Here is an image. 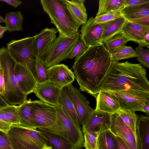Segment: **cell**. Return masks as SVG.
<instances>
[{
    "mask_svg": "<svg viewBox=\"0 0 149 149\" xmlns=\"http://www.w3.org/2000/svg\"><path fill=\"white\" fill-rule=\"evenodd\" d=\"M115 149H130L120 137L115 135Z\"/></svg>",
    "mask_w": 149,
    "mask_h": 149,
    "instance_id": "obj_42",
    "label": "cell"
},
{
    "mask_svg": "<svg viewBox=\"0 0 149 149\" xmlns=\"http://www.w3.org/2000/svg\"><path fill=\"white\" fill-rule=\"evenodd\" d=\"M111 54L113 62L125 59L137 57V54L136 50L131 47L126 45L120 47Z\"/></svg>",
    "mask_w": 149,
    "mask_h": 149,
    "instance_id": "obj_31",
    "label": "cell"
},
{
    "mask_svg": "<svg viewBox=\"0 0 149 149\" xmlns=\"http://www.w3.org/2000/svg\"><path fill=\"white\" fill-rule=\"evenodd\" d=\"M79 34L78 32L68 37L59 36L38 58L48 68L69 58Z\"/></svg>",
    "mask_w": 149,
    "mask_h": 149,
    "instance_id": "obj_7",
    "label": "cell"
},
{
    "mask_svg": "<svg viewBox=\"0 0 149 149\" xmlns=\"http://www.w3.org/2000/svg\"><path fill=\"white\" fill-rule=\"evenodd\" d=\"M122 17L120 10L108 13L98 16L95 18L94 23L96 24H102Z\"/></svg>",
    "mask_w": 149,
    "mask_h": 149,
    "instance_id": "obj_39",
    "label": "cell"
},
{
    "mask_svg": "<svg viewBox=\"0 0 149 149\" xmlns=\"http://www.w3.org/2000/svg\"><path fill=\"white\" fill-rule=\"evenodd\" d=\"M47 72L48 81L62 88L72 84L75 78L73 72L63 64L52 66Z\"/></svg>",
    "mask_w": 149,
    "mask_h": 149,
    "instance_id": "obj_16",
    "label": "cell"
},
{
    "mask_svg": "<svg viewBox=\"0 0 149 149\" xmlns=\"http://www.w3.org/2000/svg\"><path fill=\"white\" fill-rule=\"evenodd\" d=\"M33 36H27L20 40H11L7 44V47L11 56L16 63L29 70L36 79L37 58L33 49Z\"/></svg>",
    "mask_w": 149,
    "mask_h": 149,
    "instance_id": "obj_8",
    "label": "cell"
},
{
    "mask_svg": "<svg viewBox=\"0 0 149 149\" xmlns=\"http://www.w3.org/2000/svg\"><path fill=\"white\" fill-rule=\"evenodd\" d=\"M8 30L6 26H3L0 24V38H2L5 32Z\"/></svg>",
    "mask_w": 149,
    "mask_h": 149,
    "instance_id": "obj_49",
    "label": "cell"
},
{
    "mask_svg": "<svg viewBox=\"0 0 149 149\" xmlns=\"http://www.w3.org/2000/svg\"><path fill=\"white\" fill-rule=\"evenodd\" d=\"M136 132L140 149H149V116L137 115Z\"/></svg>",
    "mask_w": 149,
    "mask_h": 149,
    "instance_id": "obj_22",
    "label": "cell"
},
{
    "mask_svg": "<svg viewBox=\"0 0 149 149\" xmlns=\"http://www.w3.org/2000/svg\"><path fill=\"white\" fill-rule=\"evenodd\" d=\"M33 102L31 112L36 128H45L53 124L57 117L56 106L41 100Z\"/></svg>",
    "mask_w": 149,
    "mask_h": 149,
    "instance_id": "obj_9",
    "label": "cell"
},
{
    "mask_svg": "<svg viewBox=\"0 0 149 149\" xmlns=\"http://www.w3.org/2000/svg\"><path fill=\"white\" fill-rule=\"evenodd\" d=\"M128 42L121 34L115 36L105 42L104 45L106 49L112 54L119 48L126 45Z\"/></svg>",
    "mask_w": 149,
    "mask_h": 149,
    "instance_id": "obj_32",
    "label": "cell"
},
{
    "mask_svg": "<svg viewBox=\"0 0 149 149\" xmlns=\"http://www.w3.org/2000/svg\"><path fill=\"white\" fill-rule=\"evenodd\" d=\"M7 135L13 149H43L47 142L40 131L12 125Z\"/></svg>",
    "mask_w": 149,
    "mask_h": 149,
    "instance_id": "obj_6",
    "label": "cell"
},
{
    "mask_svg": "<svg viewBox=\"0 0 149 149\" xmlns=\"http://www.w3.org/2000/svg\"><path fill=\"white\" fill-rule=\"evenodd\" d=\"M143 112L148 116H149V99H148L144 103L143 107Z\"/></svg>",
    "mask_w": 149,
    "mask_h": 149,
    "instance_id": "obj_47",
    "label": "cell"
},
{
    "mask_svg": "<svg viewBox=\"0 0 149 149\" xmlns=\"http://www.w3.org/2000/svg\"><path fill=\"white\" fill-rule=\"evenodd\" d=\"M110 130L120 137L130 149H140L136 136L117 112L112 114Z\"/></svg>",
    "mask_w": 149,
    "mask_h": 149,
    "instance_id": "obj_10",
    "label": "cell"
},
{
    "mask_svg": "<svg viewBox=\"0 0 149 149\" xmlns=\"http://www.w3.org/2000/svg\"><path fill=\"white\" fill-rule=\"evenodd\" d=\"M4 22V19L0 15V23Z\"/></svg>",
    "mask_w": 149,
    "mask_h": 149,
    "instance_id": "obj_51",
    "label": "cell"
},
{
    "mask_svg": "<svg viewBox=\"0 0 149 149\" xmlns=\"http://www.w3.org/2000/svg\"><path fill=\"white\" fill-rule=\"evenodd\" d=\"M144 42L145 46L147 48L149 47V33L148 34L145 36Z\"/></svg>",
    "mask_w": 149,
    "mask_h": 149,
    "instance_id": "obj_50",
    "label": "cell"
},
{
    "mask_svg": "<svg viewBox=\"0 0 149 149\" xmlns=\"http://www.w3.org/2000/svg\"><path fill=\"white\" fill-rule=\"evenodd\" d=\"M74 20L81 25L87 21V15L84 5L85 0H61Z\"/></svg>",
    "mask_w": 149,
    "mask_h": 149,
    "instance_id": "obj_21",
    "label": "cell"
},
{
    "mask_svg": "<svg viewBox=\"0 0 149 149\" xmlns=\"http://www.w3.org/2000/svg\"><path fill=\"white\" fill-rule=\"evenodd\" d=\"M36 68L37 83L41 84L47 81L48 68L38 58L36 59Z\"/></svg>",
    "mask_w": 149,
    "mask_h": 149,
    "instance_id": "obj_36",
    "label": "cell"
},
{
    "mask_svg": "<svg viewBox=\"0 0 149 149\" xmlns=\"http://www.w3.org/2000/svg\"><path fill=\"white\" fill-rule=\"evenodd\" d=\"M146 69L141 64L113 62L100 83L101 91L127 93L149 97V83Z\"/></svg>",
    "mask_w": 149,
    "mask_h": 149,
    "instance_id": "obj_2",
    "label": "cell"
},
{
    "mask_svg": "<svg viewBox=\"0 0 149 149\" xmlns=\"http://www.w3.org/2000/svg\"><path fill=\"white\" fill-rule=\"evenodd\" d=\"M96 16L120 10L124 7V0H100Z\"/></svg>",
    "mask_w": 149,
    "mask_h": 149,
    "instance_id": "obj_29",
    "label": "cell"
},
{
    "mask_svg": "<svg viewBox=\"0 0 149 149\" xmlns=\"http://www.w3.org/2000/svg\"><path fill=\"white\" fill-rule=\"evenodd\" d=\"M66 87L81 125L82 126L94 109L90 106L86 98L81 93L79 89L73 86L72 83Z\"/></svg>",
    "mask_w": 149,
    "mask_h": 149,
    "instance_id": "obj_11",
    "label": "cell"
},
{
    "mask_svg": "<svg viewBox=\"0 0 149 149\" xmlns=\"http://www.w3.org/2000/svg\"><path fill=\"white\" fill-rule=\"evenodd\" d=\"M0 109L6 119L12 125L20 124V119L17 106L9 105Z\"/></svg>",
    "mask_w": 149,
    "mask_h": 149,
    "instance_id": "obj_33",
    "label": "cell"
},
{
    "mask_svg": "<svg viewBox=\"0 0 149 149\" xmlns=\"http://www.w3.org/2000/svg\"><path fill=\"white\" fill-rule=\"evenodd\" d=\"M15 75L18 86L23 93L27 95L33 93L37 81L29 70L17 63L15 69Z\"/></svg>",
    "mask_w": 149,
    "mask_h": 149,
    "instance_id": "obj_17",
    "label": "cell"
},
{
    "mask_svg": "<svg viewBox=\"0 0 149 149\" xmlns=\"http://www.w3.org/2000/svg\"><path fill=\"white\" fill-rule=\"evenodd\" d=\"M5 93V82L4 74L0 66V95L2 97Z\"/></svg>",
    "mask_w": 149,
    "mask_h": 149,
    "instance_id": "obj_45",
    "label": "cell"
},
{
    "mask_svg": "<svg viewBox=\"0 0 149 149\" xmlns=\"http://www.w3.org/2000/svg\"><path fill=\"white\" fill-rule=\"evenodd\" d=\"M149 33V27L141 25L127 20L123 28L121 34L128 41H133L139 46L146 47L144 42Z\"/></svg>",
    "mask_w": 149,
    "mask_h": 149,
    "instance_id": "obj_19",
    "label": "cell"
},
{
    "mask_svg": "<svg viewBox=\"0 0 149 149\" xmlns=\"http://www.w3.org/2000/svg\"><path fill=\"white\" fill-rule=\"evenodd\" d=\"M62 88L47 81L41 84L37 83L33 93L40 100L58 107Z\"/></svg>",
    "mask_w": 149,
    "mask_h": 149,
    "instance_id": "obj_14",
    "label": "cell"
},
{
    "mask_svg": "<svg viewBox=\"0 0 149 149\" xmlns=\"http://www.w3.org/2000/svg\"><path fill=\"white\" fill-rule=\"evenodd\" d=\"M117 112L136 136V124L137 115L134 112L130 111L119 110Z\"/></svg>",
    "mask_w": 149,
    "mask_h": 149,
    "instance_id": "obj_34",
    "label": "cell"
},
{
    "mask_svg": "<svg viewBox=\"0 0 149 149\" xmlns=\"http://www.w3.org/2000/svg\"><path fill=\"white\" fill-rule=\"evenodd\" d=\"M33 103L30 99L26 100L17 106L20 119V125L29 129L36 130L31 112V108Z\"/></svg>",
    "mask_w": 149,
    "mask_h": 149,
    "instance_id": "obj_25",
    "label": "cell"
},
{
    "mask_svg": "<svg viewBox=\"0 0 149 149\" xmlns=\"http://www.w3.org/2000/svg\"><path fill=\"white\" fill-rule=\"evenodd\" d=\"M43 149H52V148L50 146H45Z\"/></svg>",
    "mask_w": 149,
    "mask_h": 149,
    "instance_id": "obj_52",
    "label": "cell"
},
{
    "mask_svg": "<svg viewBox=\"0 0 149 149\" xmlns=\"http://www.w3.org/2000/svg\"><path fill=\"white\" fill-rule=\"evenodd\" d=\"M136 51L138 61L144 67L149 68V50L145 49L142 47L139 46L136 48Z\"/></svg>",
    "mask_w": 149,
    "mask_h": 149,
    "instance_id": "obj_37",
    "label": "cell"
},
{
    "mask_svg": "<svg viewBox=\"0 0 149 149\" xmlns=\"http://www.w3.org/2000/svg\"><path fill=\"white\" fill-rule=\"evenodd\" d=\"M57 117L51 125L39 129L41 131L57 135L66 139L73 145L74 149L83 148L84 137L80 129L77 127L65 113L59 105L56 107Z\"/></svg>",
    "mask_w": 149,
    "mask_h": 149,
    "instance_id": "obj_5",
    "label": "cell"
},
{
    "mask_svg": "<svg viewBox=\"0 0 149 149\" xmlns=\"http://www.w3.org/2000/svg\"><path fill=\"white\" fill-rule=\"evenodd\" d=\"M112 114L95 109L82 126L84 134L88 131L101 133L110 129Z\"/></svg>",
    "mask_w": 149,
    "mask_h": 149,
    "instance_id": "obj_12",
    "label": "cell"
},
{
    "mask_svg": "<svg viewBox=\"0 0 149 149\" xmlns=\"http://www.w3.org/2000/svg\"><path fill=\"white\" fill-rule=\"evenodd\" d=\"M0 95V108L9 105Z\"/></svg>",
    "mask_w": 149,
    "mask_h": 149,
    "instance_id": "obj_48",
    "label": "cell"
},
{
    "mask_svg": "<svg viewBox=\"0 0 149 149\" xmlns=\"http://www.w3.org/2000/svg\"><path fill=\"white\" fill-rule=\"evenodd\" d=\"M99 133L88 131L84 134V145L86 149H98L97 141Z\"/></svg>",
    "mask_w": 149,
    "mask_h": 149,
    "instance_id": "obj_35",
    "label": "cell"
},
{
    "mask_svg": "<svg viewBox=\"0 0 149 149\" xmlns=\"http://www.w3.org/2000/svg\"><path fill=\"white\" fill-rule=\"evenodd\" d=\"M120 13L128 20L149 16V2L125 7L120 10Z\"/></svg>",
    "mask_w": 149,
    "mask_h": 149,
    "instance_id": "obj_26",
    "label": "cell"
},
{
    "mask_svg": "<svg viewBox=\"0 0 149 149\" xmlns=\"http://www.w3.org/2000/svg\"><path fill=\"white\" fill-rule=\"evenodd\" d=\"M95 109L113 114L119 110L120 106L116 98L110 93L106 91L99 92L96 97Z\"/></svg>",
    "mask_w": 149,
    "mask_h": 149,
    "instance_id": "obj_20",
    "label": "cell"
},
{
    "mask_svg": "<svg viewBox=\"0 0 149 149\" xmlns=\"http://www.w3.org/2000/svg\"><path fill=\"white\" fill-rule=\"evenodd\" d=\"M1 1L5 2L9 5L13 6L15 8L17 7L22 3L21 1L17 0H0V2Z\"/></svg>",
    "mask_w": 149,
    "mask_h": 149,
    "instance_id": "obj_46",
    "label": "cell"
},
{
    "mask_svg": "<svg viewBox=\"0 0 149 149\" xmlns=\"http://www.w3.org/2000/svg\"><path fill=\"white\" fill-rule=\"evenodd\" d=\"M87 48L88 47L79 37L71 52L69 58L72 59L79 57L85 52Z\"/></svg>",
    "mask_w": 149,
    "mask_h": 149,
    "instance_id": "obj_38",
    "label": "cell"
},
{
    "mask_svg": "<svg viewBox=\"0 0 149 149\" xmlns=\"http://www.w3.org/2000/svg\"><path fill=\"white\" fill-rule=\"evenodd\" d=\"M112 62L111 54L104 44L88 47L75 58L72 66L80 89L96 97L98 87Z\"/></svg>",
    "mask_w": 149,
    "mask_h": 149,
    "instance_id": "obj_1",
    "label": "cell"
},
{
    "mask_svg": "<svg viewBox=\"0 0 149 149\" xmlns=\"http://www.w3.org/2000/svg\"><path fill=\"white\" fill-rule=\"evenodd\" d=\"M148 2H149V0H124V7L143 4Z\"/></svg>",
    "mask_w": 149,
    "mask_h": 149,
    "instance_id": "obj_44",
    "label": "cell"
},
{
    "mask_svg": "<svg viewBox=\"0 0 149 149\" xmlns=\"http://www.w3.org/2000/svg\"><path fill=\"white\" fill-rule=\"evenodd\" d=\"M123 17L101 24L102 32L101 41L103 44L116 35L121 34L123 28L127 21Z\"/></svg>",
    "mask_w": 149,
    "mask_h": 149,
    "instance_id": "obj_23",
    "label": "cell"
},
{
    "mask_svg": "<svg viewBox=\"0 0 149 149\" xmlns=\"http://www.w3.org/2000/svg\"><path fill=\"white\" fill-rule=\"evenodd\" d=\"M58 31L54 28H47L33 36L32 42L33 49L37 58L49 47L56 38Z\"/></svg>",
    "mask_w": 149,
    "mask_h": 149,
    "instance_id": "obj_18",
    "label": "cell"
},
{
    "mask_svg": "<svg viewBox=\"0 0 149 149\" xmlns=\"http://www.w3.org/2000/svg\"><path fill=\"white\" fill-rule=\"evenodd\" d=\"M40 3L51 19L50 23L57 28L59 36L68 37L78 32L80 25L74 20L61 0H41Z\"/></svg>",
    "mask_w": 149,
    "mask_h": 149,
    "instance_id": "obj_4",
    "label": "cell"
},
{
    "mask_svg": "<svg viewBox=\"0 0 149 149\" xmlns=\"http://www.w3.org/2000/svg\"><path fill=\"white\" fill-rule=\"evenodd\" d=\"M0 149H13L7 134L0 131Z\"/></svg>",
    "mask_w": 149,
    "mask_h": 149,
    "instance_id": "obj_41",
    "label": "cell"
},
{
    "mask_svg": "<svg viewBox=\"0 0 149 149\" xmlns=\"http://www.w3.org/2000/svg\"><path fill=\"white\" fill-rule=\"evenodd\" d=\"M16 63L7 47L0 49V66L3 72L5 87V93L2 97L10 105H19L27 100V95L19 89L15 77Z\"/></svg>",
    "mask_w": 149,
    "mask_h": 149,
    "instance_id": "obj_3",
    "label": "cell"
},
{
    "mask_svg": "<svg viewBox=\"0 0 149 149\" xmlns=\"http://www.w3.org/2000/svg\"><path fill=\"white\" fill-rule=\"evenodd\" d=\"M40 132L45 139L47 146L51 147L52 149H74L72 144L61 136L50 132Z\"/></svg>",
    "mask_w": 149,
    "mask_h": 149,
    "instance_id": "obj_27",
    "label": "cell"
},
{
    "mask_svg": "<svg viewBox=\"0 0 149 149\" xmlns=\"http://www.w3.org/2000/svg\"><path fill=\"white\" fill-rule=\"evenodd\" d=\"M23 17L19 11L7 13L4 19L6 27L9 32L22 31V24Z\"/></svg>",
    "mask_w": 149,
    "mask_h": 149,
    "instance_id": "obj_28",
    "label": "cell"
},
{
    "mask_svg": "<svg viewBox=\"0 0 149 149\" xmlns=\"http://www.w3.org/2000/svg\"><path fill=\"white\" fill-rule=\"evenodd\" d=\"M59 104L68 117L77 127L81 129V124L79 118L66 86L64 87L62 89Z\"/></svg>",
    "mask_w": 149,
    "mask_h": 149,
    "instance_id": "obj_24",
    "label": "cell"
},
{
    "mask_svg": "<svg viewBox=\"0 0 149 149\" xmlns=\"http://www.w3.org/2000/svg\"><path fill=\"white\" fill-rule=\"evenodd\" d=\"M128 21L141 25L149 27V16Z\"/></svg>",
    "mask_w": 149,
    "mask_h": 149,
    "instance_id": "obj_43",
    "label": "cell"
},
{
    "mask_svg": "<svg viewBox=\"0 0 149 149\" xmlns=\"http://www.w3.org/2000/svg\"><path fill=\"white\" fill-rule=\"evenodd\" d=\"M115 136L110 129L100 133L97 139L98 149H115Z\"/></svg>",
    "mask_w": 149,
    "mask_h": 149,
    "instance_id": "obj_30",
    "label": "cell"
},
{
    "mask_svg": "<svg viewBox=\"0 0 149 149\" xmlns=\"http://www.w3.org/2000/svg\"><path fill=\"white\" fill-rule=\"evenodd\" d=\"M95 18L91 16L82 25L80 31V38L88 48L102 44L101 41L102 32V25L95 23Z\"/></svg>",
    "mask_w": 149,
    "mask_h": 149,
    "instance_id": "obj_13",
    "label": "cell"
},
{
    "mask_svg": "<svg viewBox=\"0 0 149 149\" xmlns=\"http://www.w3.org/2000/svg\"><path fill=\"white\" fill-rule=\"evenodd\" d=\"M12 125L6 119L0 109V131L7 134Z\"/></svg>",
    "mask_w": 149,
    "mask_h": 149,
    "instance_id": "obj_40",
    "label": "cell"
},
{
    "mask_svg": "<svg viewBox=\"0 0 149 149\" xmlns=\"http://www.w3.org/2000/svg\"><path fill=\"white\" fill-rule=\"evenodd\" d=\"M117 100L120 106L119 110L143 112L144 102L149 97L124 93L108 92Z\"/></svg>",
    "mask_w": 149,
    "mask_h": 149,
    "instance_id": "obj_15",
    "label": "cell"
}]
</instances>
